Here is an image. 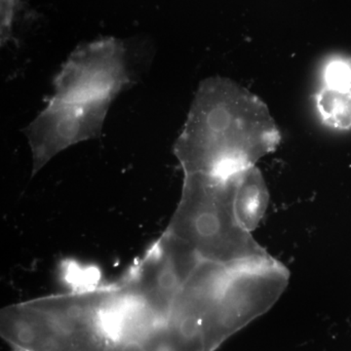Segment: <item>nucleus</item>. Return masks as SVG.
Returning <instances> with one entry per match:
<instances>
[{
	"instance_id": "obj_6",
	"label": "nucleus",
	"mask_w": 351,
	"mask_h": 351,
	"mask_svg": "<svg viewBox=\"0 0 351 351\" xmlns=\"http://www.w3.org/2000/svg\"><path fill=\"white\" fill-rule=\"evenodd\" d=\"M200 262L189 246L163 232L120 281L169 318L182 286Z\"/></svg>"
},
{
	"instance_id": "obj_4",
	"label": "nucleus",
	"mask_w": 351,
	"mask_h": 351,
	"mask_svg": "<svg viewBox=\"0 0 351 351\" xmlns=\"http://www.w3.org/2000/svg\"><path fill=\"white\" fill-rule=\"evenodd\" d=\"M131 82L125 48L101 39L77 48L53 82L56 98L112 103Z\"/></svg>"
},
{
	"instance_id": "obj_1",
	"label": "nucleus",
	"mask_w": 351,
	"mask_h": 351,
	"mask_svg": "<svg viewBox=\"0 0 351 351\" xmlns=\"http://www.w3.org/2000/svg\"><path fill=\"white\" fill-rule=\"evenodd\" d=\"M280 132L258 97L226 77L203 80L174 154L184 174L230 178L276 151Z\"/></svg>"
},
{
	"instance_id": "obj_8",
	"label": "nucleus",
	"mask_w": 351,
	"mask_h": 351,
	"mask_svg": "<svg viewBox=\"0 0 351 351\" xmlns=\"http://www.w3.org/2000/svg\"><path fill=\"white\" fill-rule=\"evenodd\" d=\"M316 108L325 125L337 130L351 129V90L321 88L314 96Z\"/></svg>"
},
{
	"instance_id": "obj_9",
	"label": "nucleus",
	"mask_w": 351,
	"mask_h": 351,
	"mask_svg": "<svg viewBox=\"0 0 351 351\" xmlns=\"http://www.w3.org/2000/svg\"><path fill=\"white\" fill-rule=\"evenodd\" d=\"M324 86L339 91L351 90V60L350 58L336 56L325 64L322 71Z\"/></svg>"
},
{
	"instance_id": "obj_5",
	"label": "nucleus",
	"mask_w": 351,
	"mask_h": 351,
	"mask_svg": "<svg viewBox=\"0 0 351 351\" xmlns=\"http://www.w3.org/2000/svg\"><path fill=\"white\" fill-rule=\"evenodd\" d=\"M110 104L53 96L25 131L32 152V177L64 149L98 137Z\"/></svg>"
},
{
	"instance_id": "obj_3",
	"label": "nucleus",
	"mask_w": 351,
	"mask_h": 351,
	"mask_svg": "<svg viewBox=\"0 0 351 351\" xmlns=\"http://www.w3.org/2000/svg\"><path fill=\"white\" fill-rule=\"evenodd\" d=\"M289 278L288 269L276 258L230 267L205 318L209 350L216 351L267 313L283 294Z\"/></svg>"
},
{
	"instance_id": "obj_7",
	"label": "nucleus",
	"mask_w": 351,
	"mask_h": 351,
	"mask_svg": "<svg viewBox=\"0 0 351 351\" xmlns=\"http://www.w3.org/2000/svg\"><path fill=\"white\" fill-rule=\"evenodd\" d=\"M269 193L262 173L256 166L237 177L234 209L240 223L249 232L257 228L269 205Z\"/></svg>"
},
{
	"instance_id": "obj_2",
	"label": "nucleus",
	"mask_w": 351,
	"mask_h": 351,
	"mask_svg": "<svg viewBox=\"0 0 351 351\" xmlns=\"http://www.w3.org/2000/svg\"><path fill=\"white\" fill-rule=\"evenodd\" d=\"M237 175L184 174L181 199L164 232L204 262L234 267L274 258L237 219Z\"/></svg>"
}]
</instances>
